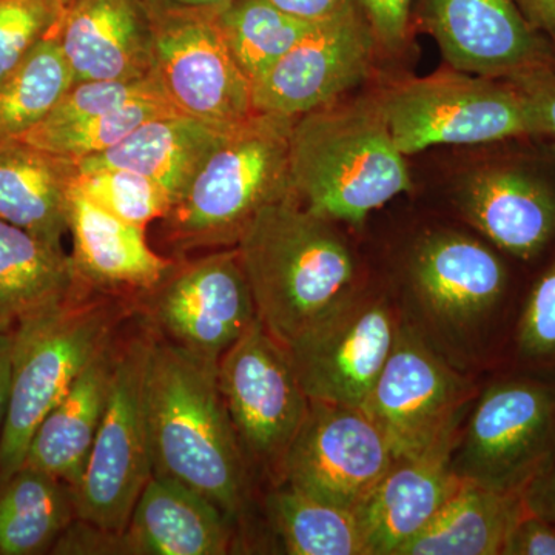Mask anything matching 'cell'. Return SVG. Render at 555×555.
I'll return each mask as SVG.
<instances>
[{
  "mask_svg": "<svg viewBox=\"0 0 555 555\" xmlns=\"http://www.w3.org/2000/svg\"><path fill=\"white\" fill-rule=\"evenodd\" d=\"M401 318L383 278L286 346L309 400L364 408L400 334Z\"/></svg>",
  "mask_w": 555,
  "mask_h": 555,
  "instance_id": "cell-12",
  "label": "cell"
},
{
  "mask_svg": "<svg viewBox=\"0 0 555 555\" xmlns=\"http://www.w3.org/2000/svg\"><path fill=\"white\" fill-rule=\"evenodd\" d=\"M483 378L452 366L401 324L364 411L385 434L393 459H406L459 433Z\"/></svg>",
  "mask_w": 555,
  "mask_h": 555,
  "instance_id": "cell-13",
  "label": "cell"
},
{
  "mask_svg": "<svg viewBox=\"0 0 555 555\" xmlns=\"http://www.w3.org/2000/svg\"><path fill=\"white\" fill-rule=\"evenodd\" d=\"M459 434V433H456ZM455 436L406 459L393 460L385 477L356 511L367 555H398L422 534L465 481L451 466Z\"/></svg>",
  "mask_w": 555,
  "mask_h": 555,
  "instance_id": "cell-19",
  "label": "cell"
},
{
  "mask_svg": "<svg viewBox=\"0 0 555 555\" xmlns=\"http://www.w3.org/2000/svg\"><path fill=\"white\" fill-rule=\"evenodd\" d=\"M155 331L144 328L116 343L107 406L82 478L73 488L80 520L124 532L139 495L153 477L145 385Z\"/></svg>",
  "mask_w": 555,
  "mask_h": 555,
  "instance_id": "cell-10",
  "label": "cell"
},
{
  "mask_svg": "<svg viewBox=\"0 0 555 555\" xmlns=\"http://www.w3.org/2000/svg\"><path fill=\"white\" fill-rule=\"evenodd\" d=\"M524 91L532 118H534L537 137L555 141V72H543L526 75L513 80Z\"/></svg>",
  "mask_w": 555,
  "mask_h": 555,
  "instance_id": "cell-38",
  "label": "cell"
},
{
  "mask_svg": "<svg viewBox=\"0 0 555 555\" xmlns=\"http://www.w3.org/2000/svg\"><path fill=\"white\" fill-rule=\"evenodd\" d=\"M73 86L75 76L56 33H51L0 80V139L21 138L35 129Z\"/></svg>",
  "mask_w": 555,
  "mask_h": 555,
  "instance_id": "cell-30",
  "label": "cell"
},
{
  "mask_svg": "<svg viewBox=\"0 0 555 555\" xmlns=\"http://www.w3.org/2000/svg\"><path fill=\"white\" fill-rule=\"evenodd\" d=\"M291 179L308 210L352 228L412 189L378 98L337 101L295 119Z\"/></svg>",
  "mask_w": 555,
  "mask_h": 555,
  "instance_id": "cell-4",
  "label": "cell"
},
{
  "mask_svg": "<svg viewBox=\"0 0 555 555\" xmlns=\"http://www.w3.org/2000/svg\"><path fill=\"white\" fill-rule=\"evenodd\" d=\"M218 385L250 467L270 488L309 411L310 400L286 346L255 320L218 361Z\"/></svg>",
  "mask_w": 555,
  "mask_h": 555,
  "instance_id": "cell-11",
  "label": "cell"
},
{
  "mask_svg": "<svg viewBox=\"0 0 555 555\" xmlns=\"http://www.w3.org/2000/svg\"><path fill=\"white\" fill-rule=\"evenodd\" d=\"M492 145L456 184V214L506 257L532 264L555 248V141Z\"/></svg>",
  "mask_w": 555,
  "mask_h": 555,
  "instance_id": "cell-8",
  "label": "cell"
},
{
  "mask_svg": "<svg viewBox=\"0 0 555 555\" xmlns=\"http://www.w3.org/2000/svg\"><path fill=\"white\" fill-rule=\"evenodd\" d=\"M526 509L555 524V448L521 491Z\"/></svg>",
  "mask_w": 555,
  "mask_h": 555,
  "instance_id": "cell-40",
  "label": "cell"
},
{
  "mask_svg": "<svg viewBox=\"0 0 555 555\" xmlns=\"http://www.w3.org/2000/svg\"><path fill=\"white\" fill-rule=\"evenodd\" d=\"M269 524L291 555H367L356 511L313 499L286 483L269 488Z\"/></svg>",
  "mask_w": 555,
  "mask_h": 555,
  "instance_id": "cell-29",
  "label": "cell"
},
{
  "mask_svg": "<svg viewBox=\"0 0 555 555\" xmlns=\"http://www.w3.org/2000/svg\"><path fill=\"white\" fill-rule=\"evenodd\" d=\"M87 288L64 247L0 219V334Z\"/></svg>",
  "mask_w": 555,
  "mask_h": 555,
  "instance_id": "cell-26",
  "label": "cell"
},
{
  "mask_svg": "<svg viewBox=\"0 0 555 555\" xmlns=\"http://www.w3.org/2000/svg\"><path fill=\"white\" fill-rule=\"evenodd\" d=\"M75 189L113 217L147 229L170 210L171 199L158 182L126 169L79 170Z\"/></svg>",
  "mask_w": 555,
  "mask_h": 555,
  "instance_id": "cell-33",
  "label": "cell"
},
{
  "mask_svg": "<svg viewBox=\"0 0 555 555\" xmlns=\"http://www.w3.org/2000/svg\"><path fill=\"white\" fill-rule=\"evenodd\" d=\"M147 100L169 101L155 73L137 79L86 80L76 82L42 122H72Z\"/></svg>",
  "mask_w": 555,
  "mask_h": 555,
  "instance_id": "cell-35",
  "label": "cell"
},
{
  "mask_svg": "<svg viewBox=\"0 0 555 555\" xmlns=\"http://www.w3.org/2000/svg\"><path fill=\"white\" fill-rule=\"evenodd\" d=\"M124 535L134 555H224L235 524L206 495L153 474Z\"/></svg>",
  "mask_w": 555,
  "mask_h": 555,
  "instance_id": "cell-22",
  "label": "cell"
},
{
  "mask_svg": "<svg viewBox=\"0 0 555 555\" xmlns=\"http://www.w3.org/2000/svg\"><path fill=\"white\" fill-rule=\"evenodd\" d=\"M134 298L83 288L11 332L0 483L24 466L36 429L134 312Z\"/></svg>",
  "mask_w": 555,
  "mask_h": 555,
  "instance_id": "cell-6",
  "label": "cell"
},
{
  "mask_svg": "<svg viewBox=\"0 0 555 555\" xmlns=\"http://www.w3.org/2000/svg\"><path fill=\"white\" fill-rule=\"evenodd\" d=\"M229 127L182 115L147 120L115 147L79 160V170L126 169L158 182L169 193L171 206L189 188L211 149Z\"/></svg>",
  "mask_w": 555,
  "mask_h": 555,
  "instance_id": "cell-25",
  "label": "cell"
},
{
  "mask_svg": "<svg viewBox=\"0 0 555 555\" xmlns=\"http://www.w3.org/2000/svg\"><path fill=\"white\" fill-rule=\"evenodd\" d=\"M116 338L91 360L65 397L42 420L28 447L25 466L78 486L107 406Z\"/></svg>",
  "mask_w": 555,
  "mask_h": 555,
  "instance_id": "cell-24",
  "label": "cell"
},
{
  "mask_svg": "<svg viewBox=\"0 0 555 555\" xmlns=\"http://www.w3.org/2000/svg\"><path fill=\"white\" fill-rule=\"evenodd\" d=\"M218 21L233 60L251 87L315 24L286 13L270 0H233L219 11Z\"/></svg>",
  "mask_w": 555,
  "mask_h": 555,
  "instance_id": "cell-31",
  "label": "cell"
},
{
  "mask_svg": "<svg viewBox=\"0 0 555 555\" xmlns=\"http://www.w3.org/2000/svg\"><path fill=\"white\" fill-rule=\"evenodd\" d=\"M78 173L76 160L22 138L0 139V219L62 247Z\"/></svg>",
  "mask_w": 555,
  "mask_h": 555,
  "instance_id": "cell-23",
  "label": "cell"
},
{
  "mask_svg": "<svg viewBox=\"0 0 555 555\" xmlns=\"http://www.w3.org/2000/svg\"><path fill=\"white\" fill-rule=\"evenodd\" d=\"M61 16L53 0H0V80L56 30Z\"/></svg>",
  "mask_w": 555,
  "mask_h": 555,
  "instance_id": "cell-36",
  "label": "cell"
},
{
  "mask_svg": "<svg viewBox=\"0 0 555 555\" xmlns=\"http://www.w3.org/2000/svg\"><path fill=\"white\" fill-rule=\"evenodd\" d=\"M134 302L160 338L214 361L258 318L236 247L175 258L160 283Z\"/></svg>",
  "mask_w": 555,
  "mask_h": 555,
  "instance_id": "cell-14",
  "label": "cell"
},
{
  "mask_svg": "<svg viewBox=\"0 0 555 555\" xmlns=\"http://www.w3.org/2000/svg\"><path fill=\"white\" fill-rule=\"evenodd\" d=\"M11 335L0 334V434L9 403Z\"/></svg>",
  "mask_w": 555,
  "mask_h": 555,
  "instance_id": "cell-43",
  "label": "cell"
},
{
  "mask_svg": "<svg viewBox=\"0 0 555 555\" xmlns=\"http://www.w3.org/2000/svg\"><path fill=\"white\" fill-rule=\"evenodd\" d=\"M377 51L367 21L346 0L254 83L255 112L297 119L341 101L367 78Z\"/></svg>",
  "mask_w": 555,
  "mask_h": 555,
  "instance_id": "cell-17",
  "label": "cell"
},
{
  "mask_svg": "<svg viewBox=\"0 0 555 555\" xmlns=\"http://www.w3.org/2000/svg\"><path fill=\"white\" fill-rule=\"evenodd\" d=\"M393 460L385 434L364 408L310 400L284 459L281 483L357 511Z\"/></svg>",
  "mask_w": 555,
  "mask_h": 555,
  "instance_id": "cell-16",
  "label": "cell"
},
{
  "mask_svg": "<svg viewBox=\"0 0 555 555\" xmlns=\"http://www.w3.org/2000/svg\"><path fill=\"white\" fill-rule=\"evenodd\" d=\"M236 248L258 320L283 346L372 278L341 224L308 210L295 196L262 208Z\"/></svg>",
  "mask_w": 555,
  "mask_h": 555,
  "instance_id": "cell-3",
  "label": "cell"
},
{
  "mask_svg": "<svg viewBox=\"0 0 555 555\" xmlns=\"http://www.w3.org/2000/svg\"><path fill=\"white\" fill-rule=\"evenodd\" d=\"M145 403L155 476L206 495L233 521L247 517L250 467L218 385V361L159 339L150 350Z\"/></svg>",
  "mask_w": 555,
  "mask_h": 555,
  "instance_id": "cell-2",
  "label": "cell"
},
{
  "mask_svg": "<svg viewBox=\"0 0 555 555\" xmlns=\"http://www.w3.org/2000/svg\"><path fill=\"white\" fill-rule=\"evenodd\" d=\"M502 555H555V524L526 509L507 535Z\"/></svg>",
  "mask_w": 555,
  "mask_h": 555,
  "instance_id": "cell-39",
  "label": "cell"
},
{
  "mask_svg": "<svg viewBox=\"0 0 555 555\" xmlns=\"http://www.w3.org/2000/svg\"><path fill=\"white\" fill-rule=\"evenodd\" d=\"M525 513L521 492L465 481L398 555H502L507 535Z\"/></svg>",
  "mask_w": 555,
  "mask_h": 555,
  "instance_id": "cell-27",
  "label": "cell"
},
{
  "mask_svg": "<svg viewBox=\"0 0 555 555\" xmlns=\"http://www.w3.org/2000/svg\"><path fill=\"white\" fill-rule=\"evenodd\" d=\"M374 33L378 49L397 53L406 46L415 0H353Z\"/></svg>",
  "mask_w": 555,
  "mask_h": 555,
  "instance_id": "cell-37",
  "label": "cell"
},
{
  "mask_svg": "<svg viewBox=\"0 0 555 555\" xmlns=\"http://www.w3.org/2000/svg\"><path fill=\"white\" fill-rule=\"evenodd\" d=\"M171 113L179 112L169 101H139L113 112L72 122H42L21 138L36 147L79 163L115 147L147 120Z\"/></svg>",
  "mask_w": 555,
  "mask_h": 555,
  "instance_id": "cell-32",
  "label": "cell"
},
{
  "mask_svg": "<svg viewBox=\"0 0 555 555\" xmlns=\"http://www.w3.org/2000/svg\"><path fill=\"white\" fill-rule=\"evenodd\" d=\"M56 3L57 9H60L61 14L64 13L65 9L72 3V0H53Z\"/></svg>",
  "mask_w": 555,
  "mask_h": 555,
  "instance_id": "cell-45",
  "label": "cell"
},
{
  "mask_svg": "<svg viewBox=\"0 0 555 555\" xmlns=\"http://www.w3.org/2000/svg\"><path fill=\"white\" fill-rule=\"evenodd\" d=\"M378 100L404 156L436 145H492L537 137L531 107L513 80L452 69L404 80Z\"/></svg>",
  "mask_w": 555,
  "mask_h": 555,
  "instance_id": "cell-9",
  "label": "cell"
},
{
  "mask_svg": "<svg viewBox=\"0 0 555 555\" xmlns=\"http://www.w3.org/2000/svg\"><path fill=\"white\" fill-rule=\"evenodd\" d=\"M153 73L182 115L232 127L255 115L254 87L230 53L219 11L152 5Z\"/></svg>",
  "mask_w": 555,
  "mask_h": 555,
  "instance_id": "cell-15",
  "label": "cell"
},
{
  "mask_svg": "<svg viewBox=\"0 0 555 555\" xmlns=\"http://www.w3.org/2000/svg\"><path fill=\"white\" fill-rule=\"evenodd\" d=\"M555 448V378L491 372L463 420L451 466L460 480L524 491Z\"/></svg>",
  "mask_w": 555,
  "mask_h": 555,
  "instance_id": "cell-7",
  "label": "cell"
},
{
  "mask_svg": "<svg viewBox=\"0 0 555 555\" xmlns=\"http://www.w3.org/2000/svg\"><path fill=\"white\" fill-rule=\"evenodd\" d=\"M555 250V248H554ZM509 350L518 371L555 372V251L518 310Z\"/></svg>",
  "mask_w": 555,
  "mask_h": 555,
  "instance_id": "cell-34",
  "label": "cell"
},
{
  "mask_svg": "<svg viewBox=\"0 0 555 555\" xmlns=\"http://www.w3.org/2000/svg\"><path fill=\"white\" fill-rule=\"evenodd\" d=\"M294 118L255 113L224 130L181 198L158 221L173 258L236 247L262 208L294 195Z\"/></svg>",
  "mask_w": 555,
  "mask_h": 555,
  "instance_id": "cell-5",
  "label": "cell"
},
{
  "mask_svg": "<svg viewBox=\"0 0 555 555\" xmlns=\"http://www.w3.org/2000/svg\"><path fill=\"white\" fill-rule=\"evenodd\" d=\"M288 14L306 21H321L331 16L346 0H270Z\"/></svg>",
  "mask_w": 555,
  "mask_h": 555,
  "instance_id": "cell-42",
  "label": "cell"
},
{
  "mask_svg": "<svg viewBox=\"0 0 555 555\" xmlns=\"http://www.w3.org/2000/svg\"><path fill=\"white\" fill-rule=\"evenodd\" d=\"M152 5L173 7V9L221 11L233 0H145Z\"/></svg>",
  "mask_w": 555,
  "mask_h": 555,
  "instance_id": "cell-44",
  "label": "cell"
},
{
  "mask_svg": "<svg viewBox=\"0 0 555 555\" xmlns=\"http://www.w3.org/2000/svg\"><path fill=\"white\" fill-rule=\"evenodd\" d=\"M529 24L555 47V0H516Z\"/></svg>",
  "mask_w": 555,
  "mask_h": 555,
  "instance_id": "cell-41",
  "label": "cell"
},
{
  "mask_svg": "<svg viewBox=\"0 0 555 555\" xmlns=\"http://www.w3.org/2000/svg\"><path fill=\"white\" fill-rule=\"evenodd\" d=\"M506 258L480 235L427 228L383 281L404 327L452 366L485 377L505 361L513 337Z\"/></svg>",
  "mask_w": 555,
  "mask_h": 555,
  "instance_id": "cell-1",
  "label": "cell"
},
{
  "mask_svg": "<svg viewBox=\"0 0 555 555\" xmlns=\"http://www.w3.org/2000/svg\"><path fill=\"white\" fill-rule=\"evenodd\" d=\"M414 14L459 72L507 80L555 72V47L516 0H415Z\"/></svg>",
  "mask_w": 555,
  "mask_h": 555,
  "instance_id": "cell-18",
  "label": "cell"
},
{
  "mask_svg": "<svg viewBox=\"0 0 555 555\" xmlns=\"http://www.w3.org/2000/svg\"><path fill=\"white\" fill-rule=\"evenodd\" d=\"M54 33L75 83L153 75V17L145 0H72Z\"/></svg>",
  "mask_w": 555,
  "mask_h": 555,
  "instance_id": "cell-20",
  "label": "cell"
},
{
  "mask_svg": "<svg viewBox=\"0 0 555 555\" xmlns=\"http://www.w3.org/2000/svg\"><path fill=\"white\" fill-rule=\"evenodd\" d=\"M68 232L79 283L101 294L137 298L160 283L175 264L149 244L145 229L113 217L73 188Z\"/></svg>",
  "mask_w": 555,
  "mask_h": 555,
  "instance_id": "cell-21",
  "label": "cell"
},
{
  "mask_svg": "<svg viewBox=\"0 0 555 555\" xmlns=\"http://www.w3.org/2000/svg\"><path fill=\"white\" fill-rule=\"evenodd\" d=\"M76 518L72 486L24 465L0 483V555L51 553Z\"/></svg>",
  "mask_w": 555,
  "mask_h": 555,
  "instance_id": "cell-28",
  "label": "cell"
}]
</instances>
